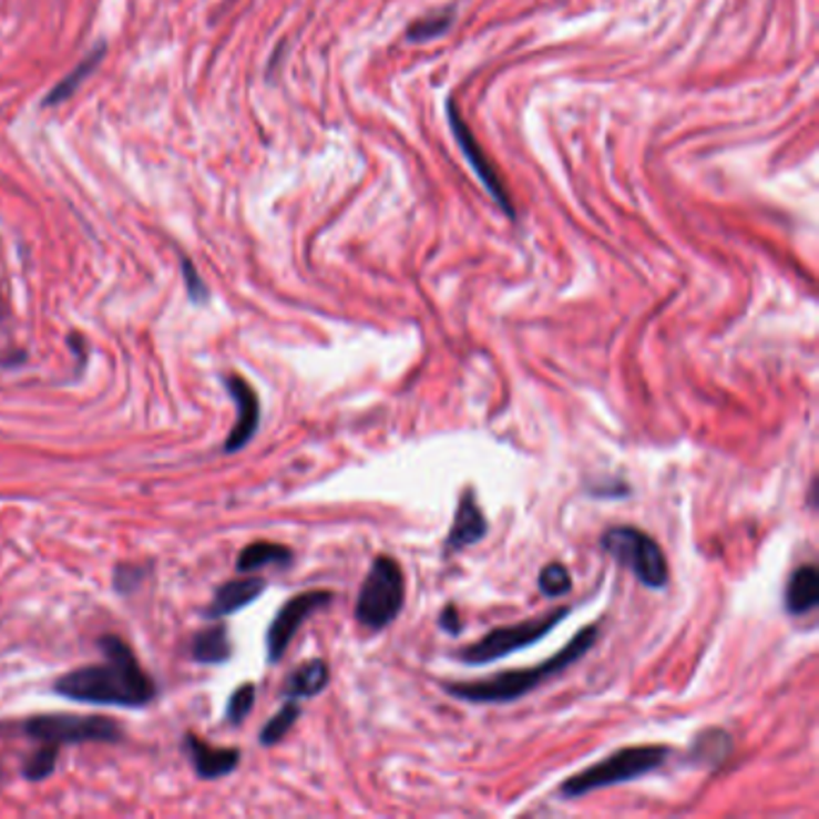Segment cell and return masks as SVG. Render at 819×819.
<instances>
[{
    "label": "cell",
    "mask_w": 819,
    "mask_h": 819,
    "mask_svg": "<svg viewBox=\"0 0 819 819\" xmlns=\"http://www.w3.org/2000/svg\"><path fill=\"white\" fill-rule=\"evenodd\" d=\"M294 560V553L286 549V545L279 543H269V541H257L250 543L248 549H243V553L238 555L236 567L240 572H255L263 570L267 565H279L286 567Z\"/></svg>",
    "instance_id": "e0dca14e"
},
{
    "label": "cell",
    "mask_w": 819,
    "mask_h": 819,
    "mask_svg": "<svg viewBox=\"0 0 819 819\" xmlns=\"http://www.w3.org/2000/svg\"><path fill=\"white\" fill-rule=\"evenodd\" d=\"M670 750L664 745H637V747H623L606 759H601L598 765L588 767L580 774L570 776L560 786V796L563 798H582L586 794H594L598 788L617 786L625 781H635L639 776H646L649 771L658 769L668 759Z\"/></svg>",
    "instance_id": "3957f363"
},
{
    "label": "cell",
    "mask_w": 819,
    "mask_h": 819,
    "mask_svg": "<svg viewBox=\"0 0 819 819\" xmlns=\"http://www.w3.org/2000/svg\"><path fill=\"white\" fill-rule=\"evenodd\" d=\"M183 277H185V284H188V294L195 304H205V300L209 298V291L203 284V279H199L197 269L188 260H183Z\"/></svg>",
    "instance_id": "d4e9b609"
},
{
    "label": "cell",
    "mask_w": 819,
    "mask_h": 819,
    "mask_svg": "<svg viewBox=\"0 0 819 819\" xmlns=\"http://www.w3.org/2000/svg\"><path fill=\"white\" fill-rule=\"evenodd\" d=\"M185 747H188L193 757L197 776H203V779H222V776L232 774L238 767L240 753L232 750V747H209L195 736L185 738Z\"/></svg>",
    "instance_id": "7c38bea8"
},
{
    "label": "cell",
    "mask_w": 819,
    "mask_h": 819,
    "mask_svg": "<svg viewBox=\"0 0 819 819\" xmlns=\"http://www.w3.org/2000/svg\"><path fill=\"white\" fill-rule=\"evenodd\" d=\"M448 119H450V127H452V135L457 140V145L462 147V152L467 154L469 164L473 166V174L479 176V181L483 183V188L500 205V209L505 212L510 219H514V205H512V199L508 195L505 183L500 181V176H498V171L493 168V164L485 160V152L481 150L477 137L471 135V131L467 127V123L462 121V116H459V111H457L452 99L448 102Z\"/></svg>",
    "instance_id": "9c48e42d"
},
{
    "label": "cell",
    "mask_w": 819,
    "mask_h": 819,
    "mask_svg": "<svg viewBox=\"0 0 819 819\" xmlns=\"http://www.w3.org/2000/svg\"><path fill=\"white\" fill-rule=\"evenodd\" d=\"M488 534V520L479 505L477 493L464 491L462 498L457 502V512H454V522L450 526L448 541H444V549L448 551H464L469 545H477L479 541H483Z\"/></svg>",
    "instance_id": "8fae6325"
},
{
    "label": "cell",
    "mask_w": 819,
    "mask_h": 819,
    "mask_svg": "<svg viewBox=\"0 0 819 819\" xmlns=\"http://www.w3.org/2000/svg\"><path fill=\"white\" fill-rule=\"evenodd\" d=\"M265 586L267 584L260 577H243V580L226 582V584L219 586V592H217V596H214L207 615L209 617H222V615H232L240 608H246L248 603H253L255 598L263 596Z\"/></svg>",
    "instance_id": "4fadbf2b"
},
{
    "label": "cell",
    "mask_w": 819,
    "mask_h": 819,
    "mask_svg": "<svg viewBox=\"0 0 819 819\" xmlns=\"http://www.w3.org/2000/svg\"><path fill=\"white\" fill-rule=\"evenodd\" d=\"M32 738L47 745H78V743H119L123 738L116 721L106 716L49 714L34 716L24 724Z\"/></svg>",
    "instance_id": "52a82bcc"
},
{
    "label": "cell",
    "mask_w": 819,
    "mask_h": 819,
    "mask_svg": "<svg viewBox=\"0 0 819 819\" xmlns=\"http://www.w3.org/2000/svg\"><path fill=\"white\" fill-rule=\"evenodd\" d=\"M567 613L570 608H555L545 615L531 617V621H524V623L491 629L479 642L464 646V649L459 652V658H462L469 666L493 664V661L498 658H505L514 652H522L526 649V646L543 639L557 623L565 621Z\"/></svg>",
    "instance_id": "8992f818"
},
{
    "label": "cell",
    "mask_w": 819,
    "mask_h": 819,
    "mask_svg": "<svg viewBox=\"0 0 819 819\" xmlns=\"http://www.w3.org/2000/svg\"><path fill=\"white\" fill-rule=\"evenodd\" d=\"M601 545L617 565L629 570L649 588L668 584V560L661 545L635 526H613L601 536Z\"/></svg>",
    "instance_id": "5b68a950"
},
{
    "label": "cell",
    "mask_w": 819,
    "mask_h": 819,
    "mask_svg": "<svg viewBox=\"0 0 819 819\" xmlns=\"http://www.w3.org/2000/svg\"><path fill=\"white\" fill-rule=\"evenodd\" d=\"M55 761H59V747H55V745L41 747V750H37V753L30 757V761H27L24 776H27V779H32V781L47 779V776H51V774H53Z\"/></svg>",
    "instance_id": "cb8c5ba5"
},
{
    "label": "cell",
    "mask_w": 819,
    "mask_h": 819,
    "mask_svg": "<svg viewBox=\"0 0 819 819\" xmlns=\"http://www.w3.org/2000/svg\"><path fill=\"white\" fill-rule=\"evenodd\" d=\"M102 59H104V47H102V49H96L94 53H90L88 59H84V61H80V65L73 70V73H68V75H65V78H63L59 84H55V88L49 92L44 106H55V104H61V102H65V99L73 96V94H75V90H78L80 84H82V80L88 78L99 63H102Z\"/></svg>",
    "instance_id": "ac0fdd59"
},
{
    "label": "cell",
    "mask_w": 819,
    "mask_h": 819,
    "mask_svg": "<svg viewBox=\"0 0 819 819\" xmlns=\"http://www.w3.org/2000/svg\"><path fill=\"white\" fill-rule=\"evenodd\" d=\"M298 716H300V707L294 699H289L275 716L269 718L267 726L260 733V743L263 745H277L286 736V733L294 728V724L298 721Z\"/></svg>",
    "instance_id": "ffe728a7"
},
{
    "label": "cell",
    "mask_w": 819,
    "mask_h": 819,
    "mask_svg": "<svg viewBox=\"0 0 819 819\" xmlns=\"http://www.w3.org/2000/svg\"><path fill=\"white\" fill-rule=\"evenodd\" d=\"M329 683V668L323 658L306 661L304 666H298L284 685V697L286 699H308L320 695Z\"/></svg>",
    "instance_id": "9a60e30c"
},
{
    "label": "cell",
    "mask_w": 819,
    "mask_h": 819,
    "mask_svg": "<svg viewBox=\"0 0 819 819\" xmlns=\"http://www.w3.org/2000/svg\"><path fill=\"white\" fill-rule=\"evenodd\" d=\"M596 639H598V627L586 625L563 646V649H560L555 656L545 658L539 666H531L524 670H505V673L491 675V678H483V680L444 683L442 687L448 695L471 702V704L514 702V699L529 695L531 689L541 687L545 680L555 678V675L577 664L584 654L592 652Z\"/></svg>",
    "instance_id": "7a4b0ae2"
},
{
    "label": "cell",
    "mask_w": 819,
    "mask_h": 819,
    "mask_svg": "<svg viewBox=\"0 0 819 819\" xmlns=\"http://www.w3.org/2000/svg\"><path fill=\"white\" fill-rule=\"evenodd\" d=\"M193 656L199 664H224V661L232 658V639H228L226 625H212L197 632Z\"/></svg>",
    "instance_id": "2e32d148"
},
{
    "label": "cell",
    "mask_w": 819,
    "mask_h": 819,
    "mask_svg": "<svg viewBox=\"0 0 819 819\" xmlns=\"http://www.w3.org/2000/svg\"><path fill=\"white\" fill-rule=\"evenodd\" d=\"M106 656L104 666H84L65 673L55 680V693L92 704H116V707H145L156 695L150 675L140 668L135 654L121 637L106 635L99 639Z\"/></svg>",
    "instance_id": "6da1fadb"
},
{
    "label": "cell",
    "mask_w": 819,
    "mask_h": 819,
    "mask_svg": "<svg viewBox=\"0 0 819 819\" xmlns=\"http://www.w3.org/2000/svg\"><path fill=\"white\" fill-rule=\"evenodd\" d=\"M539 588L545 596H565L572 588V577L563 563H549L539 574Z\"/></svg>",
    "instance_id": "7402d4cb"
},
{
    "label": "cell",
    "mask_w": 819,
    "mask_h": 819,
    "mask_svg": "<svg viewBox=\"0 0 819 819\" xmlns=\"http://www.w3.org/2000/svg\"><path fill=\"white\" fill-rule=\"evenodd\" d=\"M819 603V570L815 565H800L790 574L786 586V611L790 615L810 613Z\"/></svg>",
    "instance_id": "5bb4252c"
},
{
    "label": "cell",
    "mask_w": 819,
    "mask_h": 819,
    "mask_svg": "<svg viewBox=\"0 0 819 819\" xmlns=\"http://www.w3.org/2000/svg\"><path fill=\"white\" fill-rule=\"evenodd\" d=\"M253 704H255V685L243 683L232 695V699H228V707H226L228 724L238 726V724L246 721L248 714L253 711Z\"/></svg>",
    "instance_id": "603a6c76"
},
{
    "label": "cell",
    "mask_w": 819,
    "mask_h": 819,
    "mask_svg": "<svg viewBox=\"0 0 819 819\" xmlns=\"http://www.w3.org/2000/svg\"><path fill=\"white\" fill-rule=\"evenodd\" d=\"M440 627L448 632V635H459L462 632V617H459V611L454 606H448L440 613Z\"/></svg>",
    "instance_id": "484cf974"
},
{
    "label": "cell",
    "mask_w": 819,
    "mask_h": 819,
    "mask_svg": "<svg viewBox=\"0 0 819 819\" xmlns=\"http://www.w3.org/2000/svg\"><path fill=\"white\" fill-rule=\"evenodd\" d=\"M407 580L399 563L378 555L366 574L356 601V621L368 629H385L405 608Z\"/></svg>",
    "instance_id": "277c9868"
},
{
    "label": "cell",
    "mask_w": 819,
    "mask_h": 819,
    "mask_svg": "<svg viewBox=\"0 0 819 819\" xmlns=\"http://www.w3.org/2000/svg\"><path fill=\"white\" fill-rule=\"evenodd\" d=\"M695 753H697V759H702V761H711V765H721V761L730 753L728 733L716 730V728L714 730H707V733H702V736L695 743Z\"/></svg>",
    "instance_id": "44dd1931"
},
{
    "label": "cell",
    "mask_w": 819,
    "mask_h": 819,
    "mask_svg": "<svg viewBox=\"0 0 819 819\" xmlns=\"http://www.w3.org/2000/svg\"><path fill=\"white\" fill-rule=\"evenodd\" d=\"M226 387L238 407V421L232 428V436L226 438V444H224V452L234 454L246 448V444L253 440V436L257 433V426H260V399H257L253 387L240 376H228Z\"/></svg>",
    "instance_id": "30bf717a"
},
{
    "label": "cell",
    "mask_w": 819,
    "mask_h": 819,
    "mask_svg": "<svg viewBox=\"0 0 819 819\" xmlns=\"http://www.w3.org/2000/svg\"><path fill=\"white\" fill-rule=\"evenodd\" d=\"M332 598H335L332 594L318 588V592H306V594L294 596L291 601H286L267 629L269 661H279L286 654V649H289V644L296 637L298 627L304 625L315 611H320L327 606V603H332Z\"/></svg>",
    "instance_id": "ba28073f"
},
{
    "label": "cell",
    "mask_w": 819,
    "mask_h": 819,
    "mask_svg": "<svg viewBox=\"0 0 819 819\" xmlns=\"http://www.w3.org/2000/svg\"><path fill=\"white\" fill-rule=\"evenodd\" d=\"M454 16H457V10L452 6L438 10V12H430V16L416 20L409 27L407 39L416 41V44H423V41H433L442 34H448V30L454 24Z\"/></svg>",
    "instance_id": "d6986e66"
}]
</instances>
